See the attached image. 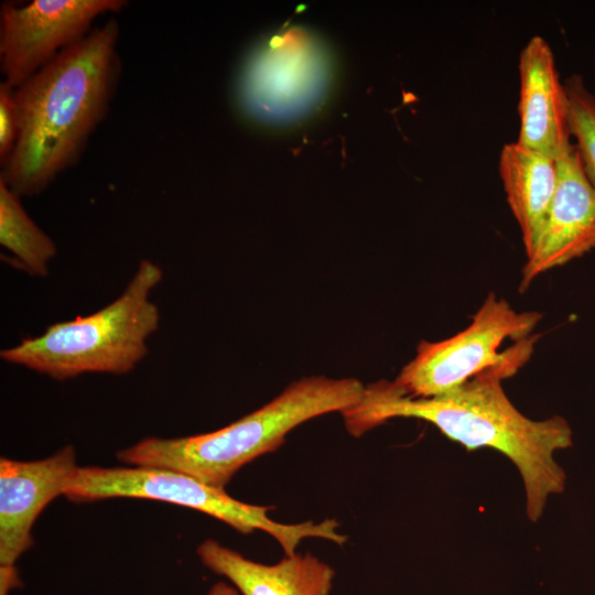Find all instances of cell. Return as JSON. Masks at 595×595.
<instances>
[{"label": "cell", "mask_w": 595, "mask_h": 595, "mask_svg": "<svg viewBox=\"0 0 595 595\" xmlns=\"http://www.w3.org/2000/svg\"><path fill=\"white\" fill-rule=\"evenodd\" d=\"M78 468L71 445L36 461L0 458V595L22 586L15 563L33 545L32 527Z\"/></svg>", "instance_id": "8"}, {"label": "cell", "mask_w": 595, "mask_h": 595, "mask_svg": "<svg viewBox=\"0 0 595 595\" xmlns=\"http://www.w3.org/2000/svg\"><path fill=\"white\" fill-rule=\"evenodd\" d=\"M364 388L353 377H303L225 428L177 439L147 437L120 450L117 458L129 466L176 470L225 489L241 467L279 448L300 424L355 405Z\"/></svg>", "instance_id": "3"}, {"label": "cell", "mask_w": 595, "mask_h": 595, "mask_svg": "<svg viewBox=\"0 0 595 595\" xmlns=\"http://www.w3.org/2000/svg\"><path fill=\"white\" fill-rule=\"evenodd\" d=\"M498 371H487L458 388L432 398H411L388 380L365 386L360 400L342 412L348 433L359 437L396 418L435 425L467 450L491 448L517 467L526 494V511L538 521L548 499L564 488L565 475L554 453L572 444V431L561 416L532 420L507 397Z\"/></svg>", "instance_id": "1"}, {"label": "cell", "mask_w": 595, "mask_h": 595, "mask_svg": "<svg viewBox=\"0 0 595 595\" xmlns=\"http://www.w3.org/2000/svg\"><path fill=\"white\" fill-rule=\"evenodd\" d=\"M63 496L73 502L128 497L184 506L214 517L242 534L264 531L275 539L285 555L296 553L301 541L307 538L324 539L337 545L348 540L338 531L339 522L335 519L292 524L277 522L269 517L272 507L242 502L225 489L166 468L79 466Z\"/></svg>", "instance_id": "6"}, {"label": "cell", "mask_w": 595, "mask_h": 595, "mask_svg": "<svg viewBox=\"0 0 595 595\" xmlns=\"http://www.w3.org/2000/svg\"><path fill=\"white\" fill-rule=\"evenodd\" d=\"M556 163L555 193L538 245L522 267L520 291L540 274L595 249V186L574 143Z\"/></svg>", "instance_id": "9"}, {"label": "cell", "mask_w": 595, "mask_h": 595, "mask_svg": "<svg viewBox=\"0 0 595 595\" xmlns=\"http://www.w3.org/2000/svg\"><path fill=\"white\" fill-rule=\"evenodd\" d=\"M202 564L227 578L241 595H329L335 570L311 553L285 555L275 564L249 560L207 539L197 547Z\"/></svg>", "instance_id": "12"}, {"label": "cell", "mask_w": 595, "mask_h": 595, "mask_svg": "<svg viewBox=\"0 0 595 595\" xmlns=\"http://www.w3.org/2000/svg\"><path fill=\"white\" fill-rule=\"evenodd\" d=\"M125 0H34L0 9V69L14 89L65 48L91 32L105 13L121 11Z\"/></svg>", "instance_id": "7"}, {"label": "cell", "mask_w": 595, "mask_h": 595, "mask_svg": "<svg viewBox=\"0 0 595 595\" xmlns=\"http://www.w3.org/2000/svg\"><path fill=\"white\" fill-rule=\"evenodd\" d=\"M326 83L321 51L304 32L273 37L250 76L255 109L274 121L303 116L322 97Z\"/></svg>", "instance_id": "10"}, {"label": "cell", "mask_w": 595, "mask_h": 595, "mask_svg": "<svg viewBox=\"0 0 595 595\" xmlns=\"http://www.w3.org/2000/svg\"><path fill=\"white\" fill-rule=\"evenodd\" d=\"M520 129L517 142L545 156L559 159L573 144L569 101L548 41L533 35L519 54Z\"/></svg>", "instance_id": "11"}, {"label": "cell", "mask_w": 595, "mask_h": 595, "mask_svg": "<svg viewBox=\"0 0 595 595\" xmlns=\"http://www.w3.org/2000/svg\"><path fill=\"white\" fill-rule=\"evenodd\" d=\"M499 175L529 258L539 241L558 184L555 159L519 144L502 147Z\"/></svg>", "instance_id": "13"}, {"label": "cell", "mask_w": 595, "mask_h": 595, "mask_svg": "<svg viewBox=\"0 0 595 595\" xmlns=\"http://www.w3.org/2000/svg\"><path fill=\"white\" fill-rule=\"evenodd\" d=\"M541 318V313L518 312L490 292L466 328L446 339L421 340L391 383L411 398H432L487 371L510 378L530 359Z\"/></svg>", "instance_id": "5"}, {"label": "cell", "mask_w": 595, "mask_h": 595, "mask_svg": "<svg viewBox=\"0 0 595 595\" xmlns=\"http://www.w3.org/2000/svg\"><path fill=\"white\" fill-rule=\"evenodd\" d=\"M162 278L161 267L143 259L115 301L90 315L54 323L40 336L2 349L0 358L55 380L128 374L148 355L147 340L159 327L150 293Z\"/></svg>", "instance_id": "4"}, {"label": "cell", "mask_w": 595, "mask_h": 595, "mask_svg": "<svg viewBox=\"0 0 595 595\" xmlns=\"http://www.w3.org/2000/svg\"><path fill=\"white\" fill-rule=\"evenodd\" d=\"M0 244L32 275L46 277L56 256L53 240L28 215L21 196L0 180Z\"/></svg>", "instance_id": "14"}, {"label": "cell", "mask_w": 595, "mask_h": 595, "mask_svg": "<svg viewBox=\"0 0 595 595\" xmlns=\"http://www.w3.org/2000/svg\"><path fill=\"white\" fill-rule=\"evenodd\" d=\"M118 40L111 18L14 89L19 134L0 180L21 197L41 194L82 156L116 91Z\"/></svg>", "instance_id": "2"}, {"label": "cell", "mask_w": 595, "mask_h": 595, "mask_svg": "<svg viewBox=\"0 0 595 595\" xmlns=\"http://www.w3.org/2000/svg\"><path fill=\"white\" fill-rule=\"evenodd\" d=\"M19 134V117L14 88L0 83V165L9 160Z\"/></svg>", "instance_id": "16"}, {"label": "cell", "mask_w": 595, "mask_h": 595, "mask_svg": "<svg viewBox=\"0 0 595 595\" xmlns=\"http://www.w3.org/2000/svg\"><path fill=\"white\" fill-rule=\"evenodd\" d=\"M569 101L571 137L578 152L583 169L595 186V95L578 74L564 80Z\"/></svg>", "instance_id": "15"}, {"label": "cell", "mask_w": 595, "mask_h": 595, "mask_svg": "<svg viewBox=\"0 0 595 595\" xmlns=\"http://www.w3.org/2000/svg\"><path fill=\"white\" fill-rule=\"evenodd\" d=\"M206 595H239V592L225 582L215 583Z\"/></svg>", "instance_id": "17"}]
</instances>
